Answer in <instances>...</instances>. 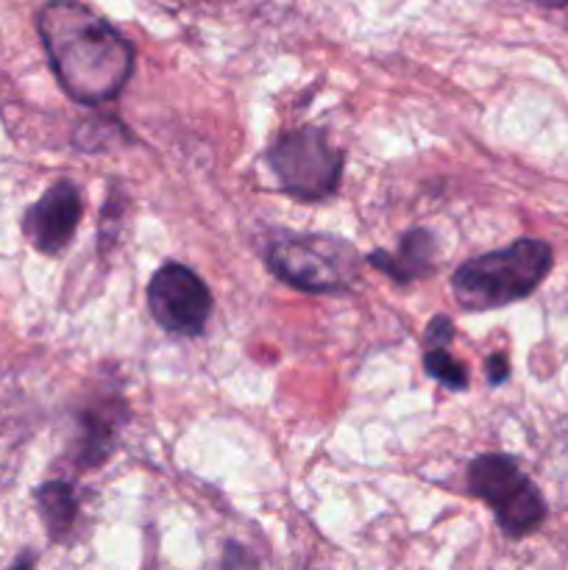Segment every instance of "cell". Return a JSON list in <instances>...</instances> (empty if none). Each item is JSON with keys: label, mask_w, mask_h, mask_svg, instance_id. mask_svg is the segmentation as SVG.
<instances>
[{"label": "cell", "mask_w": 568, "mask_h": 570, "mask_svg": "<svg viewBox=\"0 0 568 570\" xmlns=\"http://www.w3.org/2000/svg\"><path fill=\"white\" fill-rule=\"evenodd\" d=\"M37 31L61 89L78 104H106L131 78V42L78 0H48L37 14Z\"/></svg>", "instance_id": "cell-1"}, {"label": "cell", "mask_w": 568, "mask_h": 570, "mask_svg": "<svg viewBox=\"0 0 568 570\" xmlns=\"http://www.w3.org/2000/svg\"><path fill=\"white\" fill-rule=\"evenodd\" d=\"M551 271V248L540 239H516L510 248L468 259L451 276V293L468 312L501 309L527 298Z\"/></svg>", "instance_id": "cell-2"}, {"label": "cell", "mask_w": 568, "mask_h": 570, "mask_svg": "<svg viewBox=\"0 0 568 570\" xmlns=\"http://www.w3.org/2000/svg\"><path fill=\"white\" fill-rule=\"evenodd\" d=\"M273 276L306 293H343L360 278L362 259L351 243L329 234H293L267 250Z\"/></svg>", "instance_id": "cell-3"}, {"label": "cell", "mask_w": 568, "mask_h": 570, "mask_svg": "<svg viewBox=\"0 0 568 570\" xmlns=\"http://www.w3.org/2000/svg\"><path fill=\"white\" fill-rule=\"evenodd\" d=\"M468 490L493 510L507 538H527L546 521L543 495L512 456H477L468 468Z\"/></svg>", "instance_id": "cell-4"}, {"label": "cell", "mask_w": 568, "mask_h": 570, "mask_svg": "<svg viewBox=\"0 0 568 570\" xmlns=\"http://www.w3.org/2000/svg\"><path fill=\"white\" fill-rule=\"evenodd\" d=\"M267 165L290 198L321 200L337 189L343 154L317 128H298L276 139L267 150Z\"/></svg>", "instance_id": "cell-5"}, {"label": "cell", "mask_w": 568, "mask_h": 570, "mask_svg": "<svg viewBox=\"0 0 568 570\" xmlns=\"http://www.w3.org/2000/svg\"><path fill=\"white\" fill-rule=\"evenodd\" d=\"M148 306L165 332L198 337L212 315V295L189 267L165 262L148 284Z\"/></svg>", "instance_id": "cell-6"}, {"label": "cell", "mask_w": 568, "mask_h": 570, "mask_svg": "<svg viewBox=\"0 0 568 570\" xmlns=\"http://www.w3.org/2000/svg\"><path fill=\"white\" fill-rule=\"evenodd\" d=\"M81 193L76 184L59 181L26 212L22 232L31 239V245L42 254H59L76 234L81 220Z\"/></svg>", "instance_id": "cell-7"}, {"label": "cell", "mask_w": 568, "mask_h": 570, "mask_svg": "<svg viewBox=\"0 0 568 570\" xmlns=\"http://www.w3.org/2000/svg\"><path fill=\"white\" fill-rule=\"evenodd\" d=\"M434 259V237L427 232V228H412L401 237L399 248L395 250H373L368 256L376 271L388 273L390 278L401 284H410L415 278H423L429 271H432Z\"/></svg>", "instance_id": "cell-8"}, {"label": "cell", "mask_w": 568, "mask_h": 570, "mask_svg": "<svg viewBox=\"0 0 568 570\" xmlns=\"http://www.w3.org/2000/svg\"><path fill=\"white\" fill-rule=\"evenodd\" d=\"M123 423V406H95L81 415V451H78V465L98 468L111 454L117 440V429Z\"/></svg>", "instance_id": "cell-9"}, {"label": "cell", "mask_w": 568, "mask_h": 570, "mask_svg": "<svg viewBox=\"0 0 568 570\" xmlns=\"http://www.w3.org/2000/svg\"><path fill=\"white\" fill-rule=\"evenodd\" d=\"M37 504L50 540H65L67 534H70L72 523H76V515H78V504L70 484L65 482L42 484V488L37 490Z\"/></svg>", "instance_id": "cell-10"}, {"label": "cell", "mask_w": 568, "mask_h": 570, "mask_svg": "<svg viewBox=\"0 0 568 570\" xmlns=\"http://www.w3.org/2000/svg\"><path fill=\"white\" fill-rule=\"evenodd\" d=\"M131 139L126 126H120L117 120H89L78 128L76 145L81 150H89V154H98V150L117 148V145H126Z\"/></svg>", "instance_id": "cell-11"}, {"label": "cell", "mask_w": 568, "mask_h": 570, "mask_svg": "<svg viewBox=\"0 0 568 570\" xmlns=\"http://www.w3.org/2000/svg\"><path fill=\"white\" fill-rule=\"evenodd\" d=\"M423 367H427V373L434 379V382L454 390V393H460V390L468 387L466 365H460V362H457L445 348H429L427 356H423Z\"/></svg>", "instance_id": "cell-12"}, {"label": "cell", "mask_w": 568, "mask_h": 570, "mask_svg": "<svg viewBox=\"0 0 568 570\" xmlns=\"http://www.w3.org/2000/svg\"><path fill=\"white\" fill-rule=\"evenodd\" d=\"M223 570H259V562L248 549L237 543H226L223 551Z\"/></svg>", "instance_id": "cell-13"}, {"label": "cell", "mask_w": 568, "mask_h": 570, "mask_svg": "<svg viewBox=\"0 0 568 570\" xmlns=\"http://www.w3.org/2000/svg\"><path fill=\"white\" fill-rule=\"evenodd\" d=\"M451 337H454V326H451L449 317L445 315L432 317V323H429L427 328L429 348H445V345L451 343Z\"/></svg>", "instance_id": "cell-14"}, {"label": "cell", "mask_w": 568, "mask_h": 570, "mask_svg": "<svg viewBox=\"0 0 568 570\" xmlns=\"http://www.w3.org/2000/svg\"><path fill=\"white\" fill-rule=\"evenodd\" d=\"M507 373H510V362H507L505 354H493L488 360V376H490V384L493 387H499L501 382L507 379Z\"/></svg>", "instance_id": "cell-15"}, {"label": "cell", "mask_w": 568, "mask_h": 570, "mask_svg": "<svg viewBox=\"0 0 568 570\" xmlns=\"http://www.w3.org/2000/svg\"><path fill=\"white\" fill-rule=\"evenodd\" d=\"M9 570H37V557L31 551H26L22 557H17V562Z\"/></svg>", "instance_id": "cell-16"}, {"label": "cell", "mask_w": 568, "mask_h": 570, "mask_svg": "<svg viewBox=\"0 0 568 570\" xmlns=\"http://www.w3.org/2000/svg\"><path fill=\"white\" fill-rule=\"evenodd\" d=\"M538 3L555 6V9H560V6H568V0H538Z\"/></svg>", "instance_id": "cell-17"}]
</instances>
